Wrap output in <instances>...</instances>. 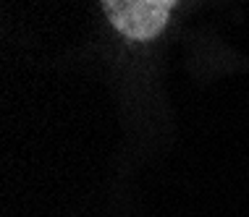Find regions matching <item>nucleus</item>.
Wrapping results in <instances>:
<instances>
[{
    "label": "nucleus",
    "instance_id": "nucleus-1",
    "mask_svg": "<svg viewBox=\"0 0 249 217\" xmlns=\"http://www.w3.org/2000/svg\"><path fill=\"white\" fill-rule=\"evenodd\" d=\"M178 0H103L110 24L129 39H152L168 24Z\"/></svg>",
    "mask_w": 249,
    "mask_h": 217
}]
</instances>
